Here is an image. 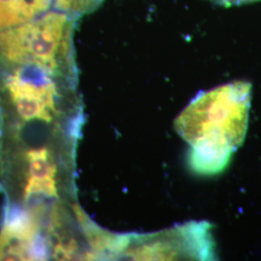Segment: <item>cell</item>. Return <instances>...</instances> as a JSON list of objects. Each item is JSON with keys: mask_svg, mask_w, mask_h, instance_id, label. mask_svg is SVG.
I'll list each match as a JSON object with an SVG mask.
<instances>
[{"mask_svg": "<svg viewBox=\"0 0 261 261\" xmlns=\"http://www.w3.org/2000/svg\"><path fill=\"white\" fill-rule=\"evenodd\" d=\"M74 22L75 18L57 10L0 31V62L34 64L57 73L69 50Z\"/></svg>", "mask_w": 261, "mask_h": 261, "instance_id": "obj_1", "label": "cell"}, {"mask_svg": "<svg viewBox=\"0 0 261 261\" xmlns=\"http://www.w3.org/2000/svg\"><path fill=\"white\" fill-rule=\"evenodd\" d=\"M8 67L12 72L6 76L4 87L20 118L51 121L56 112V73L34 64Z\"/></svg>", "mask_w": 261, "mask_h": 261, "instance_id": "obj_2", "label": "cell"}, {"mask_svg": "<svg viewBox=\"0 0 261 261\" xmlns=\"http://www.w3.org/2000/svg\"><path fill=\"white\" fill-rule=\"evenodd\" d=\"M28 164V177L24 187V196L34 195L56 196V164L46 147L28 150L25 155Z\"/></svg>", "mask_w": 261, "mask_h": 261, "instance_id": "obj_3", "label": "cell"}, {"mask_svg": "<svg viewBox=\"0 0 261 261\" xmlns=\"http://www.w3.org/2000/svg\"><path fill=\"white\" fill-rule=\"evenodd\" d=\"M36 224L31 219H16L0 233V260L33 259L31 252Z\"/></svg>", "mask_w": 261, "mask_h": 261, "instance_id": "obj_4", "label": "cell"}, {"mask_svg": "<svg viewBox=\"0 0 261 261\" xmlns=\"http://www.w3.org/2000/svg\"><path fill=\"white\" fill-rule=\"evenodd\" d=\"M53 4L54 0H0V31L36 19Z\"/></svg>", "mask_w": 261, "mask_h": 261, "instance_id": "obj_5", "label": "cell"}, {"mask_svg": "<svg viewBox=\"0 0 261 261\" xmlns=\"http://www.w3.org/2000/svg\"><path fill=\"white\" fill-rule=\"evenodd\" d=\"M102 0H55V7L56 10L65 12L76 18L85 13L97 8Z\"/></svg>", "mask_w": 261, "mask_h": 261, "instance_id": "obj_6", "label": "cell"}]
</instances>
